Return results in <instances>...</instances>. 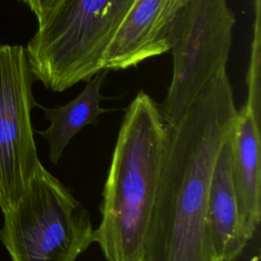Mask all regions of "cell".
<instances>
[{"instance_id": "1", "label": "cell", "mask_w": 261, "mask_h": 261, "mask_svg": "<svg viewBox=\"0 0 261 261\" xmlns=\"http://www.w3.org/2000/svg\"><path fill=\"white\" fill-rule=\"evenodd\" d=\"M238 118L228 74L203 88L165 123L156 197L142 261H217L207 199L217 155Z\"/></svg>"}, {"instance_id": "2", "label": "cell", "mask_w": 261, "mask_h": 261, "mask_svg": "<svg viewBox=\"0 0 261 261\" xmlns=\"http://www.w3.org/2000/svg\"><path fill=\"white\" fill-rule=\"evenodd\" d=\"M165 141L159 105L139 91L125 108L94 229L106 261H142Z\"/></svg>"}, {"instance_id": "3", "label": "cell", "mask_w": 261, "mask_h": 261, "mask_svg": "<svg viewBox=\"0 0 261 261\" xmlns=\"http://www.w3.org/2000/svg\"><path fill=\"white\" fill-rule=\"evenodd\" d=\"M136 0H60L25 48L34 77L62 92L102 70L106 48Z\"/></svg>"}, {"instance_id": "4", "label": "cell", "mask_w": 261, "mask_h": 261, "mask_svg": "<svg viewBox=\"0 0 261 261\" xmlns=\"http://www.w3.org/2000/svg\"><path fill=\"white\" fill-rule=\"evenodd\" d=\"M2 213L0 241L10 261H75L94 243L88 210L43 165Z\"/></svg>"}, {"instance_id": "5", "label": "cell", "mask_w": 261, "mask_h": 261, "mask_svg": "<svg viewBox=\"0 0 261 261\" xmlns=\"http://www.w3.org/2000/svg\"><path fill=\"white\" fill-rule=\"evenodd\" d=\"M236 23L227 0H191L168 37L172 76L159 106L163 120L179 115L206 86L224 74Z\"/></svg>"}, {"instance_id": "6", "label": "cell", "mask_w": 261, "mask_h": 261, "mask_svg": "<svg viewBox=\"0 0 261 261\" xmlns=\"http://www.w3.org/2000/svg\"><path fill=\"white\" fill-rule=\"evenodd\" d=\"M34 75L25 48L0 45V209H9L42 165L32 125Z\"/></svg>"}, {"instance_id": "7", "label": "cell", "mask_w": 261, "mask_h": 261, "mask_svg": "<svg viewBox=\"0 0 261 261\" xmlns=\"http://www.w3.org/2000/svg\"><path fill=\"white\" fill-rule=\"evenodd\" d=\"M190 1L136 0L105 50L103 69H126L168 52L171 27Z\"/></svg>"}, {"instance_id": "8", "label": "cell", "mask_w": 261, "mask_h": 261, "mask_svg": "<svg viewBox=\"0 0 261 261\" xmlns=\"http://www.w3.org/2000/svg\"><path fill=\"white\" fill-rule=\"evenodd\" d=\"M232 177L245 236L250 241L261 216L260 82L248 81V98L230 134Z\"/></svg>"}, {"instance_id": "9", "label": "cell", "mask_w": 261, "mask_h": 261, "mask_svg": "<svg viewBox=\"0 0 261 261\" xmlns=\"http://www.w3.org/2000/svg\"><path fill=\"white\" fill-rule=\"evenodd\" d=\"M229 138L223 143L214 163L207 199L209 237L217 261H234L249 242L239 212Z\"/></svg>"}, {"instance_id": "10", "label": "cell", "mask_w": 261, "mask_h": 261, "mask_svg": "<svg viewBox=\"0 0 261 261\" xmlns=\"http://www.w3.org/2000/svg\"><path fill=\"white\" fill-rule=\"evenodd\" d=\"M109 70L102 69L86 81L84 90L65 105L53 108L41 107L49 126L39 130L48 144L49 159L57 164L70 140L86 125L98 123V117L107 110L100 106L104 97L101 88L107 77Z\"/></svg>"}, {"instance_id": "11", "label": "cell", "mask_w": 261, "mask_h": 261, "mask_svg": "<svg viewBox=\"0 0 261 261\" xmlns=\"http://www.w3.org/2000/svg\"><path fill=\"white\" fill-rule=\"evenodd\" d=\"M29 6V8L36 15L38 24L41 23L48 14L54 9L60 0H20Z\"/></svg>"}]
</instances>
